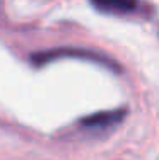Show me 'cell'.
I'll list each match as a JSON object with an SVG mask.
<instances>
[{"label": "cell", "mask_w": 159, "mask_h": 160, "mask_svg": "<svg viewBox=\"0 0 159 160\" xmlns=\"http://www.w3.org/2000/svg\"><path fill=\"white\" fill-rule=\"evenodd\" d=\"M62 58H79V60H87V62H94L98 65H103L104 68L115 72H122L120 63H116L113 58L103 55L98 51H91V49H84V48H56V49H48V51H40L34 53L31 56V63L34 67H43L48 65L55 60H62Z\"/></svg>", "instance_id": "6da1fadb"}, {"label": "cell", "mask_w": 159, "mask_h": 160, "mask_svg": "<svg viewBox=\"0 0 159 160\" xmlns=\"http://www.w3.org/2000/svg\"><path fill=\"white\" fill-rule=\"evenodd\" d=\"M127 116L125 109H115V111H101L96 114H91L81 119V124L84 128H93V129H104L109 126L118 124L123 118Z\"/></svg>", "instance_id": "7a4b0ae2"}, {"label": "cell", "mask_w": 159, "mask_h": 160, "mask_svg": "<svg viewBox=\"0 0 159 160\" xmlns=\"http://www.w3.org/2000/svg\"><path fill=\"white\" fill-rule=\"evenodd\" d=\"M91 3L106 14H134L139 9V0H91Z\"/></svg>", "instance_id": "3957f363"}]
</instances>
